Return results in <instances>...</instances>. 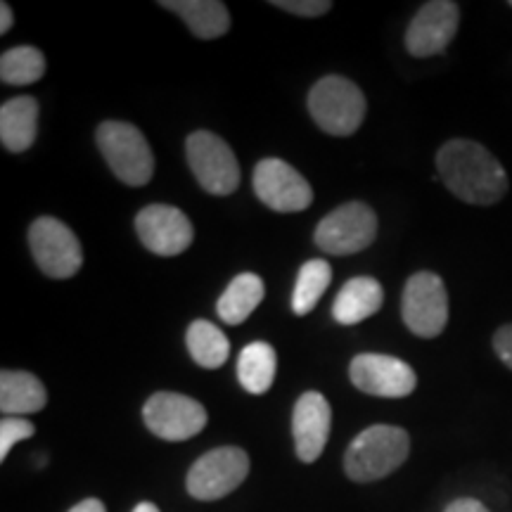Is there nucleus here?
I'll return each mask as SVG.
<instances>
[{
    "label": "nucleus",
    "mask_w": 512,
    "mask_h": 512,
    "mask_svg": "<svg viewBox=\"0 0 512 512\" xmlns=\"http://www.w3.org/2000/svg\"><path fill=\"white\" fill-rule=\"evenodd\" d=\"M437 171L458 200L477 207H491L508 192V174L503 164L475 140L456 138L441 145Z\"/></svg>",
    "instance_id": "obj_1"
},
{
    "label": "nucleus",
    "mask_w": 512,
    "mask_h": 512,
    "mask_svg": "<svg viewBox=\"0 0 512 512\" xmlns=\"http://www.w3.org/2000/svg\"><path fill=\"white\" fill-rule=\"evenodd\" d=\"M411 437L396 425L366 427L351 441L344 456V472L358 484L389 477L408 460Z\"/></svg>",
    "instance_id": "obj_2"
},
{
    "label": "nucleus",
    "mask_w": 512,
    "mask_h": 512,
    "mask_svg": "<svg viewBox=\"0 0 512 512\" xmlns=\"http://www.w3.org/2000/svg\"><path fill=\"white\" fill-rule=\"evenodd\" d=\"M98 147L121 183L140 188L155 174V155L143 133L126 121H102L98 126Z\"/></svg>",
    "instance_id": "obj_3"
},
{
    "label": "nucleus",
    "mask_w": 512,
    "mask_h": 512,
    "mask_svg": "<svg viewBox=\"0 0 512 512\" xmlns=\"http://www.w3.org/2000/svg\"><path fill=\"white\" fill-rule=\"evenodd\" d=\"M309 112L330 136H351L366 119V95L344 76H325L311 88Z\"/></svg>",
    "instance_id": "obj_4"
},
{
    "label": "nucleus",
    "mask_w": 512,
    "mask_h": 512,
    "mask_svg": "<svg viewBox=\"0 0 512 512\" xmlns=\"http://www.w3.org/2000/svg\"><path fill=\"white\" fill-rule=\"evenodd\" d=\"M401 318L422 339H434L448 325V292L444 280L432 271H420L403 287Z\"/></svg>",
    "instance_id": "obj_5"
},
{
    "label": "nucleus",
    "mask_w": 512,
    "mask_h": 512,
    "mask_svg": "<svg viewBox=\"0 0 512 512\" xmlns=\"http://www.w3.org/2000/svg\"><path fill=\"white\" fill-rule=\"evenodd\" d=\"M185 155L197 183L209 195L226 197L238 190L240 166L226 140L211 131H195L185 140Z\"/></svg>",
    "instance_id": "obj_6"
},
{
    "label": "nucleus",
    "mask_w": 512,
    "mask_h": 512,
    "mask_svg": "<svg viewBox=\"0 0 512 512\" xmlns=\"http://www.w3.org/2000/svg\"><path fill=\"white\" fill-rule=\"evenodd\" d=\"M377 235L375 211L363 202H347L335 211H330L318 223L313 240L332 256H349L368 249Z\"/></svg>",
    "instance_id": "obj_7"
},
{
    "label": "nucleus",
    "mask_w": 512,
    "mask_h": 512,
    "mask_svg": "<svg viewBox=\"0 0 512 512\" xmlns=\"http://www.w3.org/2000/svg\"><path fill=\"white\" fill-rule=\"evenodd\" d=\"M249 475V456L238 446H221L204 453L190 467L185 486L197 501H219L233 494Z\"/></svg>",
    "instance_id": "obj_8"
},
{
    "label": "nucleus",
    "mask_w": 512,
    "mask_h": 512,
    "mask_svg": "<svg viewBox=\"0 0 512 512\" xmlns=\"http://www.w3.org/2000/svg\"><path fill=\"white\" fill-rule=\"evenodd\" d=\"M29 247L38 268L48 278L67 280L79 273L83 249L74 230L53 216H41L29 228Z\"/></svg>",
    "instance_id": "obj_9"
},
{
    "label": "nucleus",
    "mask_w": 512,
    "mask_h": 512,
    "mask_svg": "<svg viewBox=\"0 0 512 512\" xmlns=\"http://www.w3.org/2000/svg\"><path fill=\"white\" fill-rule=\"evenodd\" d=\"M143 420L155 437L164 441H185L207 427V411L200 401L176 392L152 394L143 406Z\"/></svg>",
    "instance_id": "obj_10"
},
{
    "label": "nucleus",
    "mask_w": 512,
    "mask_h": 512,
    "mask_svg": "<svg viewBox=\"0 0 512 512\" xmlns=\"http://www.w3.org/2000/svg\"><path fill=\"white\" fill-rule=\"evenodd\" d=\"M254 192L266 207L280 214H294L311 207L313 190L306 178L283 159H261L254 169Z\"/></svg>",
    "instance_id": "obj_11"
},
{
    "label": "nucleus",
    "mask_w": 512,
    "mask_h": 512,
    "mask_svg": "<svg viewBox=\"0 0 512 512\" xmlns=\"http://www.w3.org/2000/svg\"><path fill=\"white\" fill-rule=\"evenodd\" d=\"M349 377L358 392L382 399H403L415 392V370L406 361L387 354H358L349 366Z\"/></svg>",
    "instance_id": "obj_12"
},
{
    "label": "nucleus",
    "mask_w": 512,
    "mask_h": 512,
    "mask_svg": "<svg viewBox=\"0 0 512 512\" xmlns=\"http://www.w3.org/2000/svg\"><path fill=\"white\" fill-rule=\"evenodd\" d=\"M460 24V8L453 0H432L418 10L406 29V50L413 57L441 55Z\"/></svg>",
    "instance_id": "obj_13"
},
{
    "label": "nucleus",
    "mask_w": 512,
    "mask_h": 512,
    "mask_svg": "<svg viewBox=\"0 0 512 512\" xmlns=\"http://www.w3.org/2000/svg\"><path fill=\"white\" fill-rule=\"evenodd\" d=\"M136 230L140 242L157 256H178L195 238L188 216L169 204H150L138 211Z\"/></svg>",
    "instance_id": "obj_14"
},
{
    "label": "nucleus",
    "mask_w": 512,
    "mask_h": 512,
    "mask_svg": "<svg viewBox=\"0 0 512 512\" xmlns=\"http://www.w3.org/2000/svg\"><path fill=\"white\" fill-rule=\"evenodd\" d=\"M332 427V408L328 399L318 392H306L299 396L292 411V434L297 456L302 463H313L320 458L328 444Z\"/></svg>",
    "instance_id": "obj_15"
},
{
    "label": "nucleus",
    "mask_w": 512,
    "mask_h": 512,
    "mask_svg": "<svg viewBox=\"0 0 512 512\" xmlns=\"http://www.w3.org/2000/svg\"><path fill=\"white\" fill-rule=\"evenodd\" d=\"M48 403V392L36 375L24 373V370H3L0 373V411L5 418L15 415L38 413Z\"/></svg>",
    "instance_id": "obj_16"
},
{
    "label": "nucleus",
    "mask_w": 512,
    "mask_h": 512,
    "mask_svg": "<svg viewBox=\"0 0 512 512\" xmlns=\"http://www.w3.org/2000/svg\"><path fill=\"white\" fill-rule=\"evenodd\" d=\"M384 290L375 278L361 275V278L349 280L337 294L332 304V318L339 325H356L361 320L375 316L382 309Z\"/></svg>",
    "instance_id": "obj_17"
},
{
    "label": "nucleus",
    "mask_w": 512,
    "mask_h": 512,
    "mask_svg": "<svg viewBox=\"0 0 512 512\" xmlns=\"http://www.w3.org/2000/svg\"><path fill=\"white\" fill-rule=\"evenodd\" d=\"M38 131V100L19 95L0 107V140L5 150L24 152L34 145Z\"/></svg>",
    "instance_id": "obj_18"
},
{
    "label": "nucleus",
    "mask_w": 512,
    "mask_h": 512,
    "mask_svg": "<svg viewBox=\"0 0 512 512\" xmlns=\"http://www.w3.org/2000/svg\"><path fill=\"white\" fill-rule=\"evenodd\" d=\"M162 5L166 10H174L192 34L204 41L226 36L230 29L228 8L219 0H164Z\"/></svg>",
    "instance_id": "obj_19"
},
{
    "label": "nucleus",
    "mask_w": 512,
    "mask_h": 512,
    "mask_svg": "<svg viewBox=\"0 0 512 512\" xmlns=\"http://www.w3.org/2000/svg\"><path fill=\"white\" fill-rule=\"evenodd\" d=\"M264 280L254 273H240L238 278H233V283L226 287V292L221 294L216 311L219 318L228 325H240L245 323L256 306L264 302Z\"/></svg>",
    "instance_id": "obj_20"
},
{
    "label": "nucleus",
    "mask_w": 512,
    "mask_h": 512,
    "mask_svg": "<svg viewBox=\"0 0 512 512\" xmlns=\"http://www.w3.org/2000/svg\"><path fill=\"white\" fill-rule=\"evenodd\" d=\"M278 356L266 342H252L242 349L238 358V380L249 394H266L275 380Z\"/></svg>",
    "instance_id": "obj_21"
},
{
    "label": "nucleus",
    "mask_w": 512,
    "mask_h": 512,
    "mask_svg": "<svg viewBox=\"0 0 512 512\" xmlns=\"http://www.w3.org/2000/svg\"><path fill=\"white\" fill-rule=\"evenodd\" d=\"M185 344H188L192 361L207 370L221 368L230 356L228 337L209 320H195L185 335Z\"/></svg>",
    "instance_id": "obj_22"
},
{
    "label": "nucleus",
    "mask_w": 512,
    "mask_h": 512,
    "mask_svg": "<svg viewBox=\"0 0 512 512\" xmlns=\"http://www.w3.org/2000/svg\"><path fill=\"white\" fill-rule=\"evenodd\" d=\"M332 283V268L328 261L323 259H311L299 268L297 285H294L292 294V311L297 316H306L316 309L320 297L328 290Z\"/></svg>",
    "instance_id": "obj_23"
},
{
    "label": "nucleus",
    "mask_w": 512,
    "mask_h": 512,
    "mask_svg": "<svg viewBox=\"0 0 512 512\" xmlns=\"http://www.w3.org/2000/svg\"><path fill=\"white\" fill-rule=\"evenodd\" d=\"M46 74V57L34 46H17L0 57V79L10 86H27Z\"/></svg>",
    "instance_id": "obj_24"
},
{
    "label": "nucleus",
    "mask_w": 512,
    "mask_h": 512,
    "mask_svg": "<svg viewBox=\"0 0 512 512\" xmlns=\"http://www.w3.org/2000/svg\"><path fill=\"white\" fill-rule=\"evenodd\" d=\"M36 427L31 425L27 418H15V415H10V418H3L0 422V460L8 458L10 448L17 444V441L22 439H31L34 437Z\"/></svg>",
    "instance_id": "obj_25"
},
{
    "label": "nucleus",
    "mask_w": 512,
    "mask_h": 512,
    "mask_svg": "<svg viewBox=\"0 0 512 512\" xmlns=\"http://www.w3.org/2000/svg\"><path fill=\"white\" fill-rule=\"evenodd\" d=\"M275 8L292 12L297 17H320L332 10L330 0H275Z\"/></svg>",
    "instance_id": "obj_26"
},
{
    "label": "nucleus",
    "mask_w": 512,
    "mask_h": 512,
    "mask_svg": "<svg viewBox=\"0 0 512 512\" xmlns=\"http://www.w3.org/2000/svg\"><path fill=\"white\" fill-rule=\"evenodd\" d=\"M494 351H496V356L505 363V366L512 370V323L503 325V328L496 330Z\"/></svg>",
    "instance_id": "obj_27"
},
{
    "label": "nucleus",
    "mask_w": 512,
    "mask_h": 512,
    "mask_svg": "<svg viewBox=\"0 0 512 512\" xmlns=\"http://www.w3.org/2000/svg\"><path fill=\"white\" fill-rule=\"evenodd\" d=\"M444 512H489V508L475 501V498H456V501L446 505Z\"/></svg>",
    "instance_id": "obj_28"
},
{
    "label": "nucleus",
    "mask_w": 512,
    "mask_h": 512,
    "mask_svg": "<svg viewBox=\"0 0 512 512\" xmlns=\"http://www.w3.org/2000/svg\"><path fill=\"white\" fill-rule=\"evenodd\" d=\"M69 512H107V510H105V505H102V501H98V498H86V501L76 503Z\"/></svg>",
    "instance_id": "obj_29"
},
{
    "label": "nucleus",
    "mask_w": 512,
    "mask_h": 512,
    "mask_svg": "<svg viewBox=\"0 0 512 512\" xmlns=\"http://www.w3.org/2000/svg\"><path fill=\"white\" fill-rule=\"evenodd\" d=\"M12 27V10L8 3H0V34H8Z\"/></svg>",
    "instance_id": "obj_30"
},
{
    "label": "nucleus",
    "mask_w": 512,
    "mask_h": 512,
    "mask_svg": "<svg viewBox=\"0 0 512 512\" xmlns=\"http://www.w3.org/2000/svg\"><path fill=\"white\" fill-rule=\"evenodd\" d=\"M133 512H159V508H157V505L155 503H138L136 505V508H133Z\"/></svg>",
    "instance_id": "obj_31"
},
{
    "label": "nucleus",
    "mask_w": 512,
    "mask_h": 512,
    "mask_svg": "<svg viewBox=\"0 0 512 512\" xmlns=\"http://www.w3.org/2000/svg\"><path fill=\"white\" fill-rule=\"evenodd\" d=\"M510 8H512V0H510Z\"/></svg>",
    "instance_id": "obj_32"
}]
</instances>
